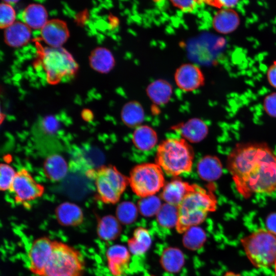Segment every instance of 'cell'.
<instances>
[{"label": "cell", "instance_id": "obj_30", "mask_svg": "<svg viewBox=\"0 0 276 276\" xmlns=\"http://www.w3.org/2000/svg\"><path fill=\"white\" fill-rule=\"evenodd\" d=\"M158 223L164 227L176 226L178 220L177 207L165 203L162 205L156 214Z\"/></svg>", "mask_w": 276, "mask_h": 276}, {"label": "cell", "instance_id": "obj_22", "mask_svg": "<svg viewBox=\"0 0 276 276\" xmlns=\"http://www.w3.org/2000/svg\"><path fill=\"white\" fill-rule=\"evenodd\" d=\"M23 22L31 29H41L48 21L45 8L39 4L28 5L22 13Z\"/></svg>", "mask_w": 276, "mask_h": 276}, {"label": "cell", "instance_id": "obj_42", "mask_svg": "<svg viewBox=\"0 0 276 276\" xmlns=\"http://www.w3.org/2000/svg\"><path fill=\"white\" fill-rule=\"evenodd\" d=\"M224 276H241L239 274L233 272L228 271L227 272Z\"/></svg>", "mask_w": 276, "mask_h": 276}, {"label": "cell", "instance_id": "obj_8", "mask_svg": "<svg viewBox=\"0 0 276 276\" xmlns=\"http://www.w3.org/2000/svg\"><path fill=\"white\" fill-rule=\"evenodd\" d=\"M41 57L47 80L50 83H57L63 77L74 75L78 69L73 57L62 47H45L42 50Z\"/></svg>", "mask_w": 276, "mask_h": 276}, {"label": "cell", "instance_id": "obj_10", "mask_svg": "<svg viewBox=\"0 0 276 276\" xmlns=\"http://www.w3.org/2000/svg\"><path fill=\"white\" fill-rule=\"evenodd\" d=\"M54 240L39 237L31 244L27 253L29 270L35 276H42L51 255Z\"/></svg>", "mask_w": 276, "mask_h": 276}, {"label": "cell", "instance_id": "obj_15", "mask_svg": "<svg viewBox=\"0 0 276 276\" xmlns=\"http://www.w3.org/2000/svg\"><path fill=\"white\" fill-rule=\"evenodd\" d=\"M238 13L232 8H223L214 15L212 26L218 33L227 34L236 30L240 25Z\"/></svg>", "mask_w": 276, "mask_h": 276}, {"label": "cell", "instance_id": "obj_37", "mask_svg": "<svg viewBox=\"0 0 276 276\" xmlns=\"http://www.w3.org/2000/svg\"><path fill=\"white\" fill-rule=\"evenodd\" d=\"M172 5L184 12H191L196 8L198 3L196 1H172Z\"/></svg>", "mask_w": 276, "mask_h": 276}, {"label": "cell", "instance_id": "obj_16", "mask_svg": "<svg viewBox=\"0 0 276 276\" xmlns=\"http://www.w3.org/2000/svg\"><path fill=\"white\" fill-rule=\"evenodd\" d=\"M4 40L8 45L19 48L27 44L31 38V29L22 21H16L4 30Z\"/></svg>", "mask_w": 276, "mask_h": 276}, {"label": "cell", "instance_id": "obj_39", "mask_svg": "<svg viewBox=\"0 0 276 276\" xmlns=\"http://www.w3.org/2000/svg\"><path fill=\"white\" fill-rule=\"evenodd\" d=\"M267 77L271 86L276 88V61H274L268 68Z\"/></svg>", "mask_w": 276, "mask_h": 276}, {"label": "cell", "instance_id": "obj_44", "mask_svg": "<svg viewBox=\"0 0 276 276\" xmlns=\"http://www.w3.org/2000/svg\"><path fill=\"white\" fill-rule=\"evenodd\" d=\"M275 276H276V264H275Z\"/></svg>", "mask_w": 276, "mask_h": 276}, {"label": "cell", "instance_id": "obj_3", "mask_svg": "<svg viewBox=\"0 0 276 276\" xmlns=\"http://www.w3.org/2000/svg\"><path fill=\"white\" fill-rule=\"evenodd\" d=\"M193 159L191 146L183 138L176 137L162 142L156 154V164L166 174L173 176L190 172Z\"/></svg>", "mask_w": 276, "mask_h": 276}, {"label": "cell", "instance_id": "obj_32", "mask_svg": "<svg viewBox=\"0 0 276 276\" xmlns=\"http://www.w3.org/2000/svg\"><path fill=\"white\" fill-rule=\"evenodd\" d=\"M116 215L119 222L124 224L130 223L135 220L137 215V209L133 203L124 202L118 206Z\"/></svg>", "mask_w": 276, "mask_h": 276}, {"label": "cell", "instance_id": "obj_19", "mask_svg": "<svg viewBox=\"0 0 276 276\" xmlns=\"http://www.w3.org/2000/svg\"><path fill=\"white\" fill-rule=\"evenodd\" d=\"M146 94L152 102L157 105H163L167 103L171 98L173 87L168 81L159 79L147 86Z\"/></svg>", "mask_w": 276, "mask_h": 276}, {"label": "cell", "instance_id": "obj_14", "mask_svg": "<svg viewBox=\"0 0 276 276\" xmlns=\"http://www.w3.org/2000/svg\"><path fill=\"white\" fill-rule=\"evenodd\" d=\"M55 214L58 223L64 226H77L81 224L84 220L81 208L70 202L59 204L55 209Z\"/></svg>", "mask_w": 276, "mask_h": 276}, {"label": "cell", "instance_id": "obj_36", "mask_svg": "<svg viewBox=\"0 0 276 276\" xmlns=\"http://www.w3.org/2000/svg\"><path fill=\"white\" fill-rule=\"evenodd\" d=\"M264 108L268 114L276 118V93L270 94L265 98Z\"/></svg>", "mask_w": 276, "mask_h": 276}, {"label": "cell", "instance_id": "obj_5", "mask_svg": "<svg viewBox=\"0 0 276 276\" xmlns=\"http://www.w3.org/2000/svg\"><path fill=\"white\" fill-rule=\"evenodd\" d=\"M245 254L255 266L267 267L276 264V234L259 229L241 239Z\"/></svg>", "mask_w": 276, "mask_h": 276}, {"label": "cell", "instance_id": "obj_34", "mask_svg": "<svg viewBox=\"0 0 276 276\" xmlns=\"http://www.w3.org/2000/svg\"><path fill=\"white\" fill-rule=\"evenodd\" d=\"M0 189L2 191L9 190L16 173L11 166L2 163L0 166Z\"/></svg>", "mask_w": 276, "mask_h": 276}, {"label": "cell", "instance_id": "obj_11", "mask_svg": "<svg viewBox=\"0 0 276 276\" xmlns=\"http://www.w3.org/2000/svg\"><path fill=\"white\" fill-rule=\"evenodd\" d=\"M177 87L185 91L195 90L203 85L204 77L201 70L192 63H185L179 66L174 74Z\"/></svg>", "mask_w": 276, "mask_h": 276}, {"label": "cell", "instance_id": "obj_31", "mask_svg": "<svg viewBox=\"0 0 276 276\" xmlns=\"http://www.w3.org/2000/svg\"><path fill=\"white\" fill-rule=\"evenodd\" d=\"M138 205L139 210L143 216L150 217L157 214L162 205L158 197L151 196L142 198Z\"/></svg>", "mask_w": 276, "mask_h": 276}, {"label": "cell", "instance_id": "obj_7", "mask_svg": "<svg viewBox=\"0 0 276 276\" xmlns=\"http://www.w3.org/2000/svg\"><path fill=\"white\" fill-rule=\"evenodd\" d=\"M94 176L97 191L96 197L107 204L116 203L129 183L128 178L111 165L98 169Z\"/></svg>", "mask_w": 276, "mask_h": 276}, {"label": "cell", "instance_id": "obj_29", "mask_svg": "<svg viewBox=\"0 0 276 276\" xmlns=\"http://www.w3.org/2000/svg\"><path fill=\"white\" fill-rule=\"evenodd\" d=\"M183 239L184 245L191 250L200 248L205 241V234L201 228L193 226L184 233Z\"/></svg>", "mask_w": 276, "mask_h": 276}, {"label": "cell", "instance_id": "obj_9", "mask_svg": "<svg viewBox=\"0 0 276 276\" xmlns=\"http://www.w3.org/2000/svg\"><path fill=\"white\" fill-rule=\"evenodd\" d=\"M16 203L29 206V203L40 197L44 193L43 186L37 182L25 169L17 172L9 189Z\"/></svg>", "mask_w": 276, "mask_h": 276}, {"label": "cell", "instance_id": "obj_4", "mask_svg": "<svg viewBox=\"0 0 276 276\" xmlns=\"http://www.w3.org/2000/svg\"><path fill=\"white\" fill-rule=\"evenodd\" d=\"M85 261L80 251L54 240L51 255L42 276H83Z\"/></svg>", "mask_w": 276, "mask_h": 276}, {"label": "cell", "instance_id": "obj_45", "mask_svg": "<svg viewBox=\"0 0 276 276\" xmlns=\"http://www.w3.org/2000/svg\"><path fill=\"white\" fill-rule=\"evenodd\" d=\"M149 276H155V275H149Z\"/></svg>", "mask_w": 276, "mask_h": 276}, {"label": "cell", "instance_id": "obj_38", "mask_svg": "<svg viewBox=\"0 0 276 276\" xmlns=\"http://www.w3.org/2000/svg\"><path fill=\"white\" fill-rule=\"evenodd\" d=\"M209 5H211L217 8H233L237 5L239 1H206Z\"/></svg>", "mask_w": 276, "mask_h": 276}, {"label": "cell", "instance_id": "obj_26", "mask_svg": "<svg viewBox=\"0 0 276 276\" xmlns=\"http://www.w3.org/2000/svg\"><path fill=\"white\" fill-rule=\"evenodd\" d=\"M121 226L117 218L111 215L100 218L97 226L98 237L105 241L116 239L121 233Z\"/></svg>", "mask_w": 276, "mask_h": 276}, {"label": "cell", "instance_id": "obj_43", "mask_svg": "<svg viewBox=\"0 0 276 276\" xmlns=\"http://www.w3.org/2000/svg\"><path fill=\"white\" fill-rule=\"evenodd\" d=\"M5 1L11 5L14 4V3H16L17 2H18V1Z\"/></svg>", "mask_w": 276, "mask_h": 276}, {"label": "cell", "instance_id": "obj_40", "mask_svg": "<svg viewBox=\"0 0 276 276\" xmlns=\"http://www.w3.org/2000/svg\"><path fill=\"white\" fill-rule=\"evenodd\" d=\"M267 229L276 234V213L271 214L266 219Z\"/></svg>", "mask_w": 276, "mask_h": 276}, {"label": "cell", "instance_id": "obj_24", "mask_svg": "<svg viewBox=\"0 0 276 276\" xmlns=\"http://www.w3.org/2000/svg\"><path fill=\"white\" fill-rule=\"evenodd\" d=\"M179 131L184 139L196 143L203 140L207 135L208 128L199 119H192L179 127Z\"/></svg>", "mask_w": 276, "mask_h": 276}, {"label": "cell", "instance_id": "obj_21", "mask_svg": "<svg viewBox=\"0 0 276 276\" xmlns=\"http://www.w3.org/2000/svg\"><path fill=\"white\" fill-rule=\"evenodd\" d=\"M43 167L45 176L52 181H59L63 179L68 170L64 158L56 154L48 156L43 163Z\"/></svg>", "mask_w": 276, "mask_h": 276}, {"label": "cell", "instance_id": "obj_1", "mask_svg": "<svg viewBox=\"0 0 276 276\" xmlns=\"http://www.w3.org/2000/svg\"><path fill=\"white\" fill-rule=\"evenodd\" d=\"M227 167L245 198L276 191V155L265 144L238 145L228 156Z\"/></svg>", "mask_w": 276, "mask_h": 276}, {"label": "cell", "instance_id": "obj_25", "mask_svg": "<svg viewBox=\"0 0 276 276\" xmlns=\"http://www.w3.org/2000/svg\"><path fill=\"white\" fill-rule=\"evenodd\" d=\"M132 140L135 146L140 150L149 151L153 148L157 142L156 132L148 126H140L134 130Z\"/></svg>", "mask_w": 276, "mask_h": 276}, {"label": "cell", "instance_id": "obj_33", "mask_svg": "<svg viewBox=\"0 0 276 276\" xmlns=\"http://www.w3.org/2000/svg\"><path fill=\"white\" fill-rule=\"evenodd\" d=\"M16 13L12 5L3 1L0 5V27L5 29L14 22Z\"/></svg>", "mask_w": 276, "mask_h": 276}, {"label": "cell", "instance_id": "obj_2", "mask_svg": "<svg viewBox=\"0 0 276 276\" xmlns=\"http://www.w3.org/2000/svg\"><path fill=\"white\" fill-rule=\"evenodd\" d=\"M217 203L213 192L192 184L191 189L177 206V232L184 233L190 228L202 223L209 213L216 210Z\"/></svg>", "mask_w": 276, "mask_h": 276}, {"label": "cell", "instance_id": "obj_20", "mask_svg": "<svg viewBox=\"0 0 276 276\" xmlns=\"http://www.w3.org/2000/svg\"><path fill=\"white\" fill-rule=\"evenodd\" d=\"M197 172L200 177L212 181L219 179L222 174V165L219 159L214 156L203 157L198 163Z\"/></svg>", "mask_w": 276, "mask_h": 276}, {"label": "cell", "instance_id": "obj_41", "mask_svg": "<svg viewBox=\"0 0 276 276\" xmlns=\"http://www.w3.org/2000/svg\"><path fill=\"white\" fill-rule=\"evenodd\" d=\"M82 117L85 121H90L93 118V114L91 111L88 109H85L82 112Z\"/></svg>", "mask_w": 276, "mask_h": 276}, {"label": "cell", "instance_id": "obj_23", "mask_svg": "<svg viewBox=\"0 0 276 276\" xmlns=\"http://www.w3.org/2000/svg\"><path fill=\"white\" fill-rule=\"evenodd\" d=\"M151 242V237L147 229L138 227L134 229L132 237L128 240V249L131 254L141 256L149 249Z\"/></svg>", "mask_w": 276, "mask_h": 276}, {"label": "cell", "instance_id": "obj_35", "mask_svg": "<svg viewBox=\"0 0 276 276\" xmlns=\"http://www.w3.org/2000/svg\"><path fill=\"white\" fill-rule=\"evenodd\" d=\"M40 128L42 133L53 135L59 129V123L54 116H47L42 119Z\"/></svg>", "mask_w": 276, "mask_h": 276}, {"label": "cell", "instance_id": "obj_6", "mask_svg": "<svg viewBox=\"0 0 276 276\" xmlns=\"http://www.w3.org/2000/svg\"><path fill=\"white\" fill-rule=\"evenodd\" d=\"M128 182L132 191L142 198L154 196L165 185L164 171L153 163L136 166L130 173Z\"/></svg>", "mask_w": 276, "mask_h": 276}, {"label": "cell", "instance_id": "obj_18", "mask_svg": "<svg viewBox=\"0 0 276 276\" xmlns=\"http://www.w3.org/2000/svg\"><path fill=\"white\" fill-rule=\"evenodd\" d=\"M89 64L95 71L102 74L109 73L114 66L115 59L111 52L107 48L98 47L90 53Z\"/></svg>", "mask_w": 276, "mask_h": 276}, {"label": "cell", "instance_id": "obj_17", "mask_svg": "<svg viewBox=\"0 0 276 276\" xmlns=\"http://www.w3.org/2000/svg\"><path fill=\"white\" fill-rule=\"evenodd\" d=\"M192 187V184L175 179L164 186L161 197L166 203L177 207Z\"/></svg>", "mask_w": 276, "mask_h": 276}, {"label": "cell", "instance_id": "obj_27", "mask_svg": "<svg viewBox=\"0 0 276 276\" xmlns=\"http://www.w3.org/2000/svg\"><path fill=\"white\" fill-rule=\"evenodd\" d=\"M185 257L180 250L169 247L165 249L161 256L160 263L163 268L169 272H176L183 266Z\"/></svg>", "mask_w": 276, "mask_h": 276}, {"label": "cell", "instance_id": "obj_28", "mask_svg": "<svg viewBox=\"0 0 276 276\" xmlns=\"http://www.w3.org/2000/svg\"><path fill=\"white\" fill-rule=\"evenodd\" d=\"M123 122L128 126L139 125L144 120V111L141 104L135 101L126 103L121 111Z\"/></svg>", "mask_w": 276, "mask_h": 276}, {"label": "cell", "instance_id": "obj_13", "mask_svg": "<svg viewBox=\"0 0 276 276\" xmlns=\"http://www.w3.org/2000/svg\"><path fill=\"white\" fill-rule=\"evenodd\" d=\"M41 38L51 48H60L69 37L66 23L60 19L48 20L40 30Z\"/></svg>", "mask_w": 276, "mask_h": 276}, {"label": "cell", "instance_id": "obj_12", "mask_svg": "<svg viewBox=\"0 0 276 276\" xmlns=\"http://www.w3.org/2000/svg\"><path fill=\"white\" fill-rule=\"evenodd\" d=\"M130 252L121 245L110 246L106 250V257L108 269L113 276H123L128 269Z\"/></svg>", "mask_w": 276, "mask_h": 276}]
</instances>
